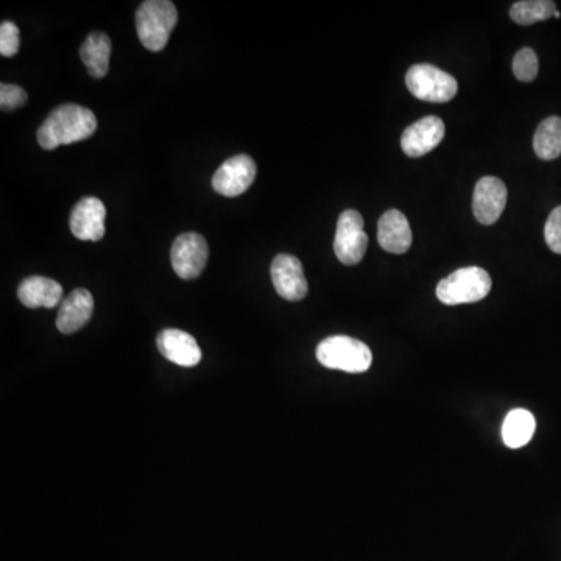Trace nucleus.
Masks as SVG:
<instances>
[{
  "instance_id": "1",
  "label": "nucleus",
  "mask_w": 561,
  "mask_h": 561,
  "mask_svg": "<svg viewBox=\"0 0 561 561\" xmlns=\"http://www.w3.org/2000/svg\"><path fill=\"white\" fill-rule=\"evenodd\" d=\"M97 130V117L85 106L64 103L44 120L38 130V142L43 149L55 150L60 145L75 144L91 138Z\"/></svg>"
},
{
  "instance_id": "2",
  "label": "nucleus",
  "mask_w": 561,
  "mask_h": 561,
  "mask_svg": "<svg viewBox=\"0 0 561 561\" xmlns=\"http://www.w3.org/2000/svg\"><path fill=\"white\" fill-rule=\"evenodd\" d=\"M178 22L177 7L170 0H147L136 11V30L145 49L159 52L166 47Z\"/></svg>"
},
{
  "instance_id": "3",
  "label": "nucleus",
  "mask_w": 561,
  "mask_h": 561,
  "mask_svg": "<svg viewBox=\"0 0 561 561\" xmlns=\"http://www.w3.org/2000/svg\"><path fill=\"white\" fill-rule=\"evenodd\" d=\"M317 359L329 370L345 373H365L373 364L370 348L348 336H332L317 346Z\"/></svg>"
},
{
  "instance_id": "4",
  "label": "nucleus",
  "mask_w": 561,
  "mask_h": 561,
  "mask_svg": "<svg viewBox=\"0 0 561 561\" xmlns=\"http://www.w3.org/2000/svg\"><path fill=\"white\" fill-rule=\"evenodd\" d=\"M491 290V276L480 267H465L442 279L437 286V298L446 306L477 303Z\"/></svg>"
},
{
  "instance_id": "5",
  "label": "nucleus",
  "mask_w": 561,
  "mask_h": 561,
  "mask_svg": "<svg viewBox=\"0 0 561 561\" xmlns=\"http://www.w3.org/2000/svg\"><path fill=\"white\" fill-rule=\"evenodd\" d=\"M406 85L417 99L424 102L446 103L454 99L459 83L448 72L432 64H415L407 71Z\"/></svg>"
},
{
  "instance_id": "6",
  "label": "nucleus",
  "mask_w": 561,
  "mask_h": 561,
  "mask_svg": "<svg viewBox=\"0 0 561 561\" xmlns=\"http://www.w3.org/2000/svg\"><path fill=\"white\" fill-rule=\"evenodd\" d=\"M368 247V236L364 230V217L354 209L342 212L337 222L334 251L337 259L345 265H356L364 259Z\"/></svg>"
},
{
  "instance_id": "7",
  "label": "nucleus",
  "mask_w": 561,
  "mask_h": 561,
  "mask_svg": "<svg viewBox=\"0 0 561 561\" xmlns=\"http://www.w3.org/2000/svg\"><path fill=\"white\" fill-rule=\"evenodd\" d=\"M209 247L205 237L198 233H184L173 242L170 259L181 279H195L202 275L208 264Z\"/></svg>"
},
{
  "instance_id": "8",
  "label": "nucleus",
  "mask_w": 561,
  "mask_h": 561,
  "mask_svg": "<svg viewBox=\"0 0 561 561\" xmlns=\"http://www.w3.org/2000/svg\"><path fill=\"white\" fill-rule=\"evenodd\" d=\"M256 163L248 155H237L226 159L212 177V187L223 197H237L244 194L255 181Z\"/></svg>"
},
{
  "instance_id": "9",
  "label": "nucleus",
  "mask_w": 561,
  "mask_h": 561,
  "mask_svg": "<svg viewBox=\"0 0 561 561\" xmlns=\"http://www.w3.org/2000/svg\"><path fill=\"white\" fill-rule=\"evenodd\" d=\"M507 186L496 177H484L474 189L473 211L477 222L493 225L498 222L507 205Z\"/></svg>"
},
{
  "instance_id": "10",
  "label": "nucleus",
  "mask_w": 561,
  "mask_h": 561,
  "mask_svg": "<svg viewBox=\"0 0 561 561\" xmlns=\"http://www.w3.org/2000/svg\"><path fill=\"white\" fill-rule=\"evenodd\" d=\"M445 133V122L440 117H423L404 130L401 147L410 158H420L437 149Z\"/></svg>"
},
{
  "instance_id": "11",
  "label": "nucleus",
  "mask_w": 561,
  "mask_h": 561,
  "mask_svg": "<svg viewBox=\"0 0 561 561\" xmlns=\"http://www.w3.org/2000/svg\"><path fill=\"white\" fill-rule=\"evenodd\" d=\"M272 281L279 297L287 301L303 300L309 290L303 264L292 255H278L273 259Z\"/></svg>"
},
{
  "instance_id": "12",
  "label": "nucleus",
  "mask_w": 561,
  "mask_h": 561,
  "mask_svg": "<svg viewBox=\"0 0 561 561\" xmlns=\"http://www.w3.org/2000/svg\"><path fill=\"white\" fill-rule=\"evenodd\" d=\"M106 208L102 200L86 197L71 212V231L77 239L99 242L105 236Z\"/></svg>"
},
{
  "instance_id": "13",
  "label": "nucleus",
  "mask_w": 561,
  "mask_h": 561,
  "mask_svg": "<svg viewBox=\"0 0 561 561\" xmlns=\"http://www.w3.org/2000/svg\"><path fill=\"white\" fill-rule=\"evenodd\" d=\"M159 353L180 367L191 368L200 364L202 350L197 340L181 329H164L156 339Z\"/></svg>"
},
{
  "instance_id": "14",
  "label": "nucleus",
  "mask_w": 561,
  "mask_h": 561,
  "mask_svg": "<svg viewBox=\"0 0 561 561\" xmlns=\"http://www.w3.org/2000/svg\"><path fill=\"white\" fill-rule=\"evenodd\" d=\"M379 245L393 255H404L412 247L409 220L398 209H389L378 223Z\"/></svg>"
},
{
  "instance_id": "15",
  "label": "nucleus",
  "mask_w": 561,
  "mask_h": 561,
  "mask_svg": "<svg viewBox=\"0 0 561 561\" xmlns=\"http://www.w3.org/2000/svg\"><path fill=\"white\" fill-rule=\"evenodd\" d=\"M94 298L86 289H75L64 298L58 311L57 328L63 334L80 331L91 320Z\"/></svg>"
},
{
  "instance_id": "16",
  "label": "nucleus",
  "mask_w": 561,
  "mask_h": 561,
  "mask_svg": "<svg viewBox=\"0 0 561 561\" xmlns=\"http://www.w3.org/2000/svg\"><path fill=\"white\" fill-rule=\"evenodd\" d=\"M18 297L19 301L30 309H38V307L53 309L63 303V287L55 279L30 276L18 287Z\"/></svg>"
},
{
  "instance_id": "17",
  "label": "nucleus",
  "mask_w": 561,
  "mask_h": 561,
  "mask_svg": "<svg viewBox=\"0 0 561 561\" xmlns=\"http://www.w3.org/2000/svg\"><path fill=\"white\" fill-rule=\"evenodd\" d=\"M80 57L88 68L89 75L103 78L110 71L111 39L102 32L88 35L80 47Z\"/></svg>"
},
{
  "instance_id": "18",
  "label": "nucleus",
  "mask_w": 561,
  "mask_h": 561,
  "mask_svg": "<svg viewBox=\"0 0 561 561\" xmlns=\"http://www.w3.org/2000/svg\"><path fill=\"white\" fill-rule=\"evenodd\" d=\"M537 429L535 417L529 410L515 409L505 417L502 424V440L512 449L526 446L532 440Z\"/></svg>"
},
{
  "instance_id": "19",
  "label": "nucleus",
  "mask_w": 561,
  "mask_h": 561,
  "mask_svg": "<svg viewBox=\"0 0 561 561\" xmlns=\"http://www.w3.org/2000/svg\"><path fill=\"white\" fill-rule=\"evenodd\" d=\"M533 150L538 158L554 161L561 155V119L557 116L547 117L538 125L533 136Z\"/></svg>"
},
{
  "instance_id": "20",
  "label": "nucleus",
  "mask_w": 561,
  "mask_h": 561,
  "mask_svg": "<svg viewBox=\"0 0 561 561\" xmlns=\"http://www.w3.org/2000/svg\"><path fill=\"white\" fill-rule=\"evenodd\" d=\"M557 11L552 0H521L510 8V18L519 25H532L551 19Z\"/></svg>"
},
{
  "instance_id": "21",
  "label": "nucleus",
  "mask_w": 561,
  "mask_h": 561,
  "mask_svg": "<svg viewBox=\"0 0 561 561\" xmlns=\"http://www.w3.org/2000/svg\"><path fill=\"white\" fill-rule=\"evenodd\" d=\"M513 74L519 82H533L538 75V57L535 50L524 47L513 58Z\"/></svg>"
},
{
  "instance_id": "22",
  "label": "nucleus",
  "mask_w": 561,
  "mask_h": 561,
  "mask_svg": "<svg viewBox=\"0 0 561 561\" xmlns=\"http://www.w3.org/2000/svg\"><path fill=\"white\" fill-rule=\"evenodd\" d=\"M21 47V35L15 22L4 21L0 25V55L2 57H15Z\"/></svg>"
},
{
  "instance_id": "23",
  "label": "nucleus",
  "mask_w": 561,
  "mask_h": 561,
  "mask_svg": "<svg viewBox=\"0 0 561 561\" xmlns=\"http://www.w3.org/2000/svg\"><path fill=\"white\" fill-rule=\"evenodd\" d=\"M27 99H29V96L21 86L8 85V83L0 85V108L2 110H18L27 103Z\"/></svg>"
},
{
  "instance_id": "24",
  "label": "nucleus",
  "mask_w": 561,
  "mask_h": 561,
  "mask_svg": "<svg viewBox=\"0 0 561 561\" xmlns=\"http://www.w3.org/2000/svg\"><path fill=\"white\" fill-rule=\"evenodd\" d=\"M544 237L549 248L557 255H561V206H557L547 219Z\"/></svg>"
}]
</instances>
